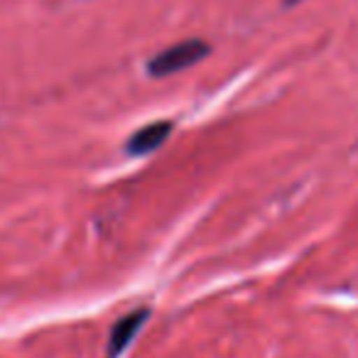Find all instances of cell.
<instances>
[{
  "mask_svg": "<svg viewBox=\"0 0 358 358\" xmlns=\"http://www.w3.org/2000/svg\"><path fill=\"white\" fill-rule=\"evenodd\" d=\"M206 55H209V45H206V42H201V40L177 42V45L157 52V55L150 59L148 71L155 79H164V76H172V74H177V71L199 64Z\"/></svg>",
  "mask_w": 358,
  "mask_h": 358,
  "instance_id": "1",
  "label": "cell"
},
{
  "mask_svg": "<svg viewBox=\"0 0 358 358\" xmlns=\"http://www.w3.org/2000/svg\"><path fill=\"white\" fill-rule=\"evenodd\" d=\"M169 133H172V123H169V120H155V123L135 130V135L128 140V152L133 155V157L150 155L169 138Z\"/></svg>",
  "mask_w": 358,
  "mask_h": 358,
  "instance_id": "2",
  "label": "cell"
}]
</instances>
